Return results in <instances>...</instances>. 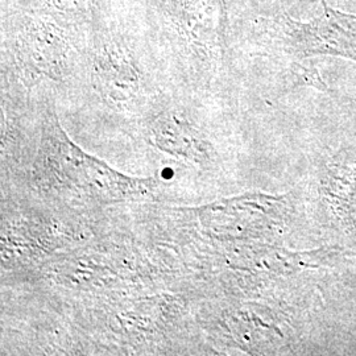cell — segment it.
Here are the masks:
<instances>
[{
	"label": "cell",
	"instance_id": "obj_1",
	"mask_svg": "<svg viewBox=\"0 0 356 356\" xmlns=\"http://www.w3.org/2000/svg\"><path fill=\"white\" fill-rule=\"evenodd\" d=\"M54 115L48 118L44 135V168L47 178L58 189L83 191L97 200H124L144 193V181L120 176L110 168L92 160L66 139Z\"/></svg>",
	"mask_w": 356,
	"mask_h": 356
},
{
	"label": "cell",
	"instance_id": "obj_2",
	"mask_svg": "<svg viewBox=\"0 0 356 356\" xmlns=\"http://www.w3.org/2000/svg\"><path fill=\"white\" fill-rule=\"evenodd\" d=\"M13 53L29 78L58 79L70 60L67 33L51 15L23 16L13 33Z\"/></svg>",
	"mask_w": 356,
	"mask_h": 356
},
{
	"label": "cell",
	"instance_id": "obj_3",
	"mask_svg": "<svg viewBox=\"0 0 356 356\" xmlns=\"http://www.w3.org/2000/svg\"><path fill=\"white\" fill-rule=\"evenodd\" d=\"M160 10L170 35L200 57L219 49L226 29L223 0H160Z\"/></svg>",
	"mask_w": 356,
	"mask_h": 356
},
{
	"label": "cell",
	"instance_id": "obj_4",
	"mask_svg": "<svg viewBox=\"0 0 356 356\" xmlns=\"http://www.w3.org/2000/svg\"><path fill=\"white\" fill-rule=\"evenodd\" d=\"M91 76L103 99L120 108L131 107L145 91L140 65L122 38H103L94 47Z\"/></svg>",
	"mask_w": 356,
	"mask_h": 356
},
{
	"label": "cell",
	"instance_id": "obj_5",
	"mask_svg": "<svg viewBox=\"0 0 356 356\" xmlns=\"http://www.w3.org/2000/svg\"><path fill=\"white\" fill-rule=\"evenodd\" d=\"M325 13L309 23L294 19L279 22L277 35L294 48L330 51L356 57V16L339 13L323 1Z\"/></svg>",
	"mask_w": 356,
	"mask_h": 356
},
{
	"label": "cell",
	"instance_id": "obj_6",
	"mask_svg": "<svg viewBox=\"0 0 356 356\" xmlns=\"http://www.w3.org/2000/svg\"><path fill=\"white\" fill-rule=\"evenodd\" d=\"M153 145L193 161L207 159V143L191 122L176 111H165L154 116L149 124Z\"/></svg>",
	"mask_w": 356,
	"mask_h": 356
},
{
	"label": "cell",
	"instance_id": "obj_7",
	"mask_svg": "<svg viewBox=\"0 0 356 356\" xmlns=\"http://www.w3.org/2000/svg\"><path fill=\"white\" fill-rule=\"evenodd\" d=\"M103 0H44L48 15L56 20L86 22L99 11Z\"/></svg>",
	"mask_w": 356,
	"mask_h": 356
}]
</instances>
